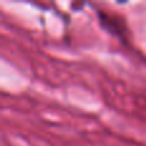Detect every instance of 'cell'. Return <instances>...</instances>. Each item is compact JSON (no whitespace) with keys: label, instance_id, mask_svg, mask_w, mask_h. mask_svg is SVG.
Returning a JSON list of instances; mask_svg holds the SVG:
<instances>
[{"label":"cell","instance_id":"1","mask_svg":"<svg viewBox=\"0 0 146 146\" xmlns=\"http://www.w3.org/2000/svg\"><path fill=\"white\" fill-rule=\"evenodd\" d=\"M98 15H99L101 26H103L106 31L111 32L114 36H117V37H119V38H124L127 28H126V23H124L123 19L115 17V15L108 14V13L103 12V10H99Z\"/></svg>","mask_w":146,"mask_h":146}]
</instances>
